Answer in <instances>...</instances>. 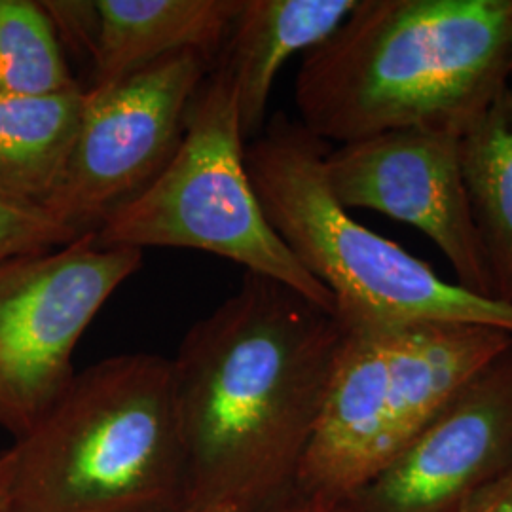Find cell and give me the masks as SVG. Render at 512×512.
Segmentation results:
<instances>
[{"mask_svg": "<svg viewBox=\"0 0 512 512\" xmlns=\"http://www.w3.org/2000/svg\"><path fill=\"white\" fill-rule=\"evenodd\" d=\"M344 340L334 311L245 274L171 363L184 511L260 512L293 497Z\"/></svg>", "mask_w": 512, "mask_h": 512, "instance_id": "obj_1", "label": "cell"}, {"mask_svg": "<svg viewBox=\"0 0 512 512\" xmlns=\"http://www.w3.org/2000/svg\"><path fill=\"white\" fill-rule=\"evenodd\" d=\"M511 63L512 0H357L300 65L298 122L338 147L401 129L461 139Z\"/></svg>", "mask_w": 512, "mask_h": 512, "instance_id": "obj_2", "label": "cell"}, {"mask_svg": "<svg viewBox=\"0 0 512 512\" xmlns=\"http://www.w3.org/2000/svg\"><path fill=\"white\" fill-rule=\"evenodd\" d=\"M0 501L6 512H183L169 359L126 353L76 372L0 454Z\"/></svg>", "mask_w": 512, "mask_h": 512, "instance_id": "obj_3", "label": "cell"}, {"mask_svg": "<svg viewBox=\"0 0 512 512\" xmlns=\"http://www.w3.org/2000/svg\"><path fill=\"white\" fill-rule=\"evenodd\" d=\"M329 150L298 120L275 114L245 147V164L270 226L329 289L342 327L444 321L512 334V308L442 279L427 262L349 215L325 179Z\"/></svg>", "mask_w": 512, "mask_h": 512, "instance_id": "obj_4", "label": "cell"}, {"mask_svg": "<svg viewBox=\"0 0 512 512\" xmlns=\"http://www.w3.org/2000/svg\"><path fill=\"white\" fill-rule=\"evenodd\" d=\"M93 236L101 247H175L222 256L334 311L329 289L294 258L258 202L245 164L234 76L224 59L196 93L164 169Z\"/></svg>", "mask_w": 512, "mask_h": 512, "instance_id": "obj_5", "label": "cell"}, {"mask_svg": "<svg viewBox=\"0 0 512 512\" xmlns=\"http://www.w3.org/2000/svg\"><path fill=\"white\" fill-rule=\"evenodd\" d=\"M143 251L93 234L0 264V427L25 435L76 374L74 351Z\"/></svg>", "mask_w": 512, "mask_h": 512, "instance_id": "obj_6", "label": "cell"}, {"mask_svg": "<svg viewBox=\"0 0 512 512\" xmlns=\"http://www.w3.org/2000/svg\"><path fill=\"white\" fill-rule=\"evenodd\" d=\"M211 59L169 55L118 84L92 90L65 175L44 205L76 236L95 234L169 162Z\"/></svg>", "mask_w": 512, "mask_h": 512, "instance_id": "obj_7", "label": "cell"}, {"mask_svg": "<svg viewBox=\"0 0 512 512\" xmlns=\"http://www.w3.org/2000/svg\"><path fill=\"white\" fill-rule=\"evenodd\" d=\"M325 179L346 209H370L414 226L452 264L456 283L494 298L459 160V139L421 129L387 131L330 148Z\"/></svg>", "mask_w": 512, "mask_h": 512, "instance_id": "obj_8", "label": "cell"}, {"mask_svg": "<svg viewBox=\"0 0 512 512\" xmlns=\"http://www.w3.org/2000/svg\"><path fill=\"white\" fill-rule=\"evenodd\" d=\"M512 459V344L330 512H461Z\"/></svg>", "mask_w": 512, "mask_h": 512, "instance_id": "obj_9", "label": "cell"}, {"mask_svg": "<svg viewBox=\"0 0 512 512\" xmlns=\"http://www.w3.org/2000/svg\"><path fill=\"white\" fill-rule=\"evenodd\" d=\"M243 0H95L92 90L183 52L211 61L226 48Z\"/></svg>", "mask_w": 512, "mask_h": 512, "instance_id": "obj_10", "label": "cell"}, {"mask_svg": "<svg viewBox=\"0 0 512 512\" xmlns=\"http://www.w3.org/2000/svg\"><path fill=\"white\" fill-rule=\"evenodd\" d=\"M355 6L357 0H243L222 59L234 76L245 141L266 128L270 93L285 63L325 42Z\"/></svg>", "mask_w": 512, "mask_h": 512, "instance_id": "obj_11", "label": "cell"}, {"mask_svg": "<svg viewBox=\"0 0 512 512\" xmlns=\"http://www.w3.org/2000/svg\"><path fill=\"white\" fill-rule=\"evenodd\" d=\"M86 107V86L0 95V194L44 207L61 183Z\"/></svg>", "mask_w": 512, "mask_h": 512, "instance_id": "obj_12", "label": "cell"}, {"mask_svg": "<svg viewBox=\"0 0 512 512\" xmlns=\"http://www.w3.org/2000/svg\"><path fill=\"white\" fill-rule=\"evenodd\" d=\"M459 160L494 298L512 308V82L459 139Z\"/></svg>", "mask_w": 512, "mask_h": 512, "instance_id": "obj_13", "label": "cell"}, {"mask_svg": "<svg viewBox=\"0 0 512 512\" xmlns=\"http://www.w3.org/2000/svg\"><path fill=\"white\" fill-rule=\"evenodd\" d=\"M78 84L42 2L0 0V95H48Z\"/></svg>", "mask_w": 512, "mask_h": 512, "instance_id": "obj_14", "label": "cell"}, {"mask_svg": "<svg viewBox=\"0 0 512 512\" xmlns=\"http://www.w3.org/2000/svg\"><path fill=\"white\" fill-rule=\"evenodd\" d=\"M78 238L44 207L0 194V264L16 256L63 247Z\"/></svg>", "mask_w": 512, "mask_h": 512, "instance_id": "obj_15", "label": "cell"}, {"mask_svg": "<svg viewBox=\"0 0 512 512\" xmlns=\"http://www.w3.org/2000/svg\"><path fill=\"white\" fill-rule=\"evenodd\" d=\"M46 14L54 23L55 33L73 52L92 59L95 33H97V8L95 0H44Z\"/></svg>", "mask_w": 512, "mask_h": 512, "instance_id": "obj_16", "label": "cell"}, {"mask_svg": "<svg viewBox=\"0 0 512 512\" xmlns=\"http://www.w3.org/2000/svg\"><path fill=\"white\" fill-rule=\"evenodd\" d=\"M461 512H512V459L465 503Z\"/></svg>", "mask_w": 512, "mask_h": 512, "instance_id": "obj_17", "label": "cell"}, {"mask_svg": "<svg viewBox=\"0 0 512 512\" xmlns=\"http://www.w3.org/2000/svg\"><path fill=\"white\" fill-rule=\"evenodd\" d=\"M260 512H323L319 511L317 507H313L311 503L308 501H304V499H300L298 495H293V497H289L287 501H283V503H279V505H274V507H270V509H266V511Z\"/></svg>", "mask_w": 512, "mask_h": 512, "instance_id": "obj_18", "label": "cell"}, {"mask_svg": "<svg viewBox=\"0 0 512 512\" xmlns=\"http://www.w3.org/2000/svg\"><path fill=\"white\" fill-rule=\"evenodd\" d=\"M0 512H6V509H4V503L0 501Z\"/></svg>", "mask_w": 512, "mask_h": 512, "instance_id": "obj_19", "label": "cell"}, {"mask_svg": "<svg viewBox=\"0 0 512 512\" xmlns=\"http://www.w3.org/2000/svg\"><path fill=\"white\" fill-rule=\"evenodd\" d=\"M511 82H512V63H511Z\"/></svg>", "mask_w": 512, "mask_h": 512, "instance_id": "obj_20", "label": "cell"}, {"mask_svg": "<svg viewBox=\"0 0 512 512\" xmlns=\"http://www.w3.org/2000/svg\"><path fill=\"white\" fill-rule=\"evenodd\" d=\"M183 512H192V511H183Z\"/></svg>", "mask_w": 512, "mask_h": 512, "instance_id": "obj_21", "label": "cell"}]
</instances>
